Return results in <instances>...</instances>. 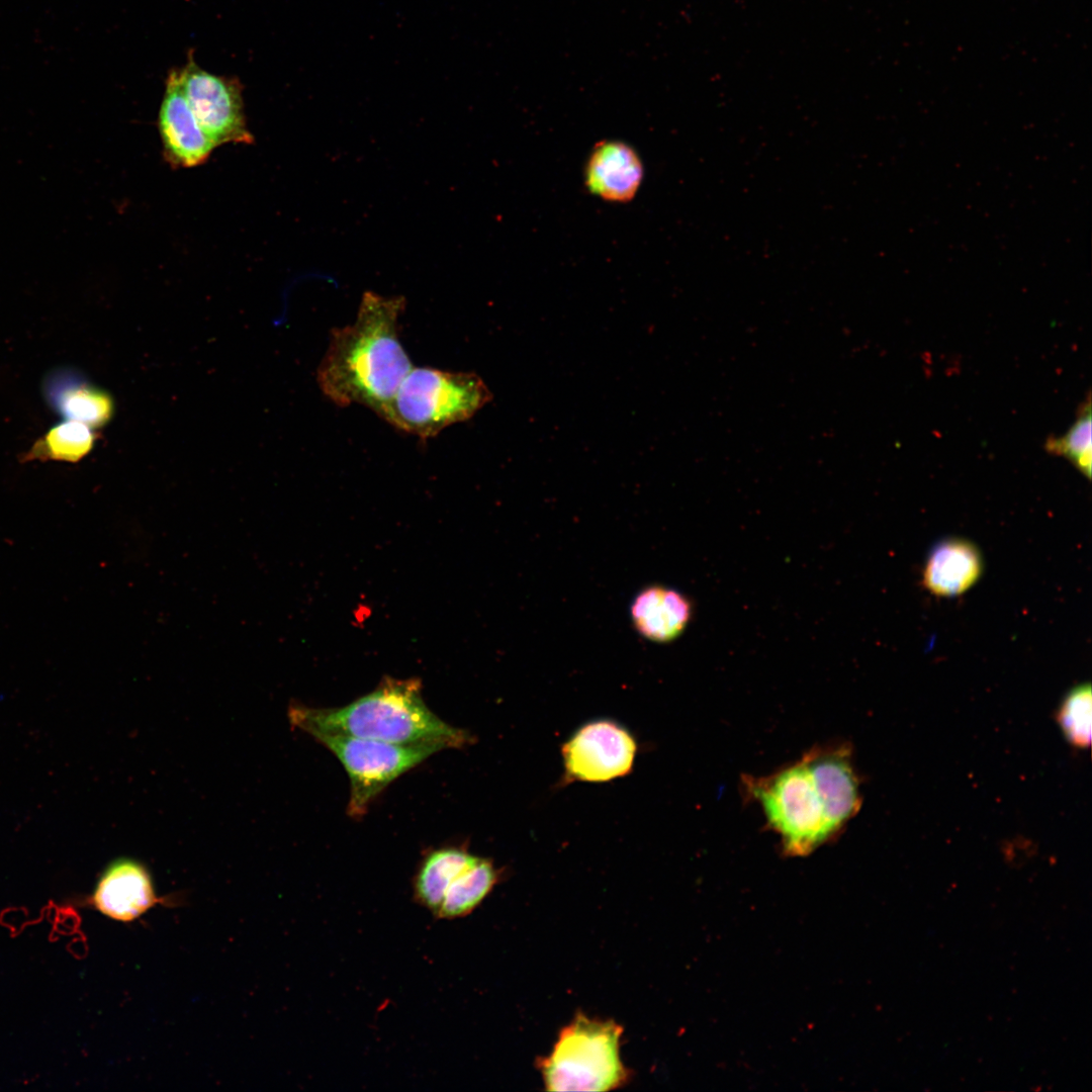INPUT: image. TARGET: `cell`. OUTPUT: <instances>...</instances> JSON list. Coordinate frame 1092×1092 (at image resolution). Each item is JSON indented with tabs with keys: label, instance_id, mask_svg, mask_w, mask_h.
<instances>
[{
	"label": "cell",
	"instance_id": "obj_1",
	"mask_svg": "<svg viewBox=\"0 0 1092 1092\" xmlns=\"http://www.w3.org/2000/svg\"><path fill=\"white\" fill-rule=\"evenodd\" d=\"M402 295L363 292L354 323L331 332L316 381L338 406L361 404L378 414L413 368L398 338Z\"/></svg>",
	"mask_w": 1092,
	"mask_h": 1092
},
{
	"label": "cell",
	"instance_id": "obj_2",
	"mask_svg": "<svg viewBox=\"0 0 1092 1092\" xmlns=\"http://www.w3.org/2000/svg\"><path fill=\"white\" fill-rule=\"evenodd\" d=\"M293 728L380 740L396 744L437 742L461 747L470 735L449 725L426 705L419 679H384L373 692L340 708H309L291 704Z\"/></svg>",
	"mask_w": 1092,
	"mask_h": 1092
},
{
	"label": "cell",
	"instance_id": "obj_3",
	"mask_svg": "<svg viewBox=\"0 0 1092 1092\" xmlns=\"http://www.w3.org/2000/svg\"><path fill=\"white\" fill-rule=\"evenodd\" d=\"M491 398L476 373L413 367L377 415L394 428L426 440L469 420Z\"/></svg>",
	"mask_w": 1092,
	"mask_h": 1092
},
{
	"label": "cell",
	"instance_id": "obj_4",
	"mask_svg": "<svg viewBox=\"0 0 1092 1092\" xmlns=\"http://www.w3.org/2000/svg\"><path fill=\"white\" fill-rule=\"evenodd\" d=\"M745 793L758 802L787 856H807L833 834L814 780L801 757L765 777H744Z\"/></svg>",
	"mask_w": 1092,
	"mask_h": 1092
},
{
	"label": "cell",
	"instance_id": "obj_5",
	"mask_svg": "<svg viewBox=\"0 0 1092 1092\" xmlns=\"http://www.w3.org/2000/svg\"><path fill=\"white\" fill-rule=\"evenodd\" d=\"M622 1027L578 1015L559 1035L552 1054L542 1060L548 1091H607L627 1074L619 1057Z\"/></svg>",
	"mask_w": 1092,
	"mask_h": 1092
},
{
	"label": "cell",
	"instance_id": "obj_6",
	"mask_svg": "<svg viewBox=\"0 0 1092 1092\" xmlns=\"http://www.w3.org/2000/svg\"><path fill=\"white\" fill-rule=\"evenodd\" d=\"M310 736L333 752L347 771L351 784L347 812L352 818L364 816L371 801L400 775L447 748L437 742L396 744L323 732Z\"/></svg>",
	"mask_w": 1092,
	"mask_h": 1092
},
{
	"label": "cell",
	"instance_id": "obj_7",
	"mask_svg": "<svg viewBox=\"0 0 1092 1092\" xmlns=\"http://www.w3.org/2000/svg\"><path fill=\"white\" fill-rule=\"evenodd\" d=\"M178 75L190 108L215 148L225 144H254L239 80L214 75L200 68L192 58L178 69Z\"/></svg>",
	"mask_w": 1092,
	"mask_h": 1092
},
{
	"label": "cell",
	"instance_id": "obj_8",
	"mask_svg": "<svg viewBox=\"0 0 1092 1092\" xmlns=\"http://www.w3.org/2000/svg\"><path fill=\"white\" fill-rule=\"evenodd\" d=\"M636 742L622 726L598 720L580 727L563 745L565 776L570 781L606 782L630 772Z\"/></svg>",
	"mask_w": 1092,
	"mask_h": 1092
},
{
	"label": "cell",
	"instance_id": "obj_9",
	"mask_svg": "<svg viewBox=\"0 0 1092 1092\" xmlns=\"http://www.w3.org/2000/svg\"><path fill=\"white\" fill-rule=\"evenodd\" d=\"M167 899L158 895L153 877L143 862L121 857L100 875L89 904L112 920L128 923Z\"/></svg>",
	"mask_w": 1092,
	"mask_h": 1092
},
{
	"label": "cell",
	"instance_id": "obj_10",
	"mask_svg": "<svg viewBox=\"0 0 1092 1092\" xmlns=\"http://www.w3.org/2000/svg\"><path fill=\"white\" fill-rule=\"evenodd\" d=\"M824 805L834 835L854 817L861 798L847 744L816 746L802 756Z\"/></svg>",
	"mask_w": 1092,
	"mask_h": 1092
},
{
	"label": "cell",
	"instance_id": "obj_11",
	"mask_svg": "<svg viewBox=\"0 0 1092 1092\" xmlns=\"http://www.w3.org/2000/svg\"><path fill=\"white\" fill-rule=\"evenodd\" d=\"M158 129L164 160L173 169L200 166L215 149L184 96L178 69L168 74L158 114Z\"/></svg>",
	"mask_w": 1092,
	"mask_h": 1092
},
{
	"label": "cell",
	"instance_id": "obj_12",
	"mask_svg": "<svg viewBox=\"0 0 1092 1092\" xmlns=\"http://www.w3.org/2000/svg\"><path fill=\"white\" fill-rule=\"evenodd\" d=\"M644 176L638 153L619 140L598 143L584 168L588 191L609 202H628L637 194Z\"/></svg>",
	"mask_w": 1092,
	"mask_h": 1092
},
{
	"label": "cell",
	"instance_id": "obj_13",
	"mask_svg": "<svg viewBox=\"0 0 1092 1092\" xmlns=\"http://www.w3.org/2000/svg\"><path fill=\"white\" fill-rule=\"evenodd\" d=\"M630 617L634 629L642 638L668 643L687 629L693 617V604L676 589L651 584L633 599Z\"/></svg>",
	"mask_w": 1092,
	"mask_h": 1092
},
{
	"label": "cell",
	"instance_id": "obj_14",
	"mask_svg": "<svg viewBox=\"0 0 1092 1092\" xmlns=\"http://www.w3.org/2000/svg\"><path fill=\"white\" fill-rule=\"evenodd\" d=\"M982 569V557L974 544L963 539H946L930 551L922 581L935 596L954 597L972 587Z\"/></svg>",
	"mask_w": 1092,
	"mask_h": 1092
},
{
	"label": "cell",
	"instance_id": "obj_15",
	"mask_svg": "<svg viewBox=\"0 0 1092 1092\" xmlns=\"http://www.w3.org/2000/svg\"><path fill=\"white\" fill-rule=\"evenodd\" d=\"M477 857L456 847L431 851L422 861L414 880L416 901L435 915L450 884Z\"/></svg>",
	"mask_w": 1092,
	"mask_h": 1092
},
{
	"label": "cell",
	"instance_id": "obj_16",
	"mask_svg": "<svg viewBox=\"0 0 1092 1092\" xmlns=\"http://www.w3.org/2000/svg\"><path fill=\"white\" fill-rule=\"evenodd\" d=\"M496 879L492 862L478 856L450 884L434 916L438 919H455L468 915L488 895Z\"/></svg>",
	"mask_w": 1092,
	"mask_h": 1092
},
{
	"label": "cell",
	"instance_id": "obj_17",
	"mask_svg": "<svg viewBox=\"0 0 1092 1092\" xmlns=\"http://www.w3.org/2000/svg\"><path fill=\"white\" fill-rule=\"evenodd\" d=\"M1081 410L1076 422L1067 433L1059 438H1050L1044 448L1051 454L1065 456L1079 471L1090 478L1092 463L1090 397L1082 404Z\"/></svg>",
	"mask_w": 1092,
	"mask_h": 1092
},
{
	"label": "cell",
	"instance_id": "obj_18",
	"mask_svg": "<svg viewBox=\"0 0 1092 1092\" xmlns=\"http://www.w3.org/2000/svg\"><path fill=\"white\" fill-rule=\"evenodd\" d=\"M1091 699L1090 685H1080L1068 693L1058 713L1064 735L1079 748H1085L1091 742Z\"/></svg>",
	"mask_w": 1092,
	"mask_h": 1092
},
{
	"label": "cell",
	"instance_id": "obj_19",
	"mask_svg": "<svg viewBox=\"0 0 1092 1092\" xmlns=\"http://www.w3.org/2000/svg\"><path fill=\"white\" fill-rule=\"evenodd\" d=\"M65 413L85 425L102 424L110 415L111 404L105 395L88 388L71 392L62 404Z\"/></svg>",
	"mask_w": 1092,
	"mask_h": 1092
},
{
	"label": "cell",
	"instance_id": "obj_20",
	"mask_svg": "<svg viewBox=\"0 0 1092 1092\" xmlns=\"http://www.w3.org/2000/svg\"><path fill=\"white\" fill-rule=\"evenodd\" d=\"M92 436L87 425L71 421L51 432L50 447L56 457L75 460L90 448Z\"/></svg>",
	"mask_w": 1092,
	"mask_h": 1092
}]
</instances>
